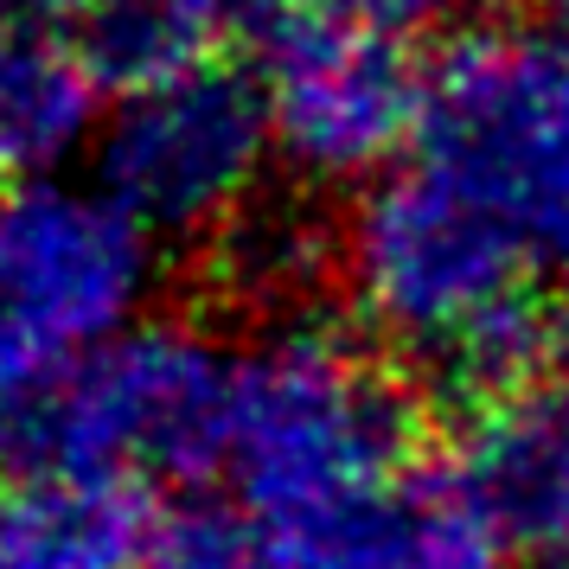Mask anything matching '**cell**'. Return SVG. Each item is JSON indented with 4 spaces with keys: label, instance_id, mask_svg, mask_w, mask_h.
<instances>
[{
    "label": "cell",
    "instance_id": "1",
    "mask_svg": "<svg viewBox=\"0 0 569 569\" xmlns=\"http://www.w3.org/2000/svg\"><path fill=\"white\" fill-rule=\"evenodd\" d=\"M231 371L206 327L141 320L58 385L0 403V487L71 473L160 492L224 473Z\"/></svg>",
    "mask_w": 569,
    "mask_h": 569
},
{
    "label": "cell",
    "instance_id": "2",
    "mask_svg": "<svg viewBox=\"0 0 569 569\" xmlns=\"http://www.w3.org/2000/svg\"><path fill=\"white\" fill-rule=\"evenodd\" d=\"M160 243L97 180H0V403L148 320Z\"/></svg>",
    "mask_w": 569,
    "mask_h": 569
},
{
    "label": "cell",
    "instance_id": "3",
    "mask_svg": "<svg viewBox=\"0 0 569 569\" xmlns=\"http://www.w3.org/2000/svg\"><path fill=\"white\" fill-rule=\"evenodd\" d=\"M416 416L390 371L352 359L333 333L276 327L231 371L224 480L243 518H269L313 492L416 461Z\"/></svg>",
    "mask_w": 569,
    "mask_h": 569
},
{
    "label": "cell",
    "instance_id": "4",
    "mask_svg": "<svg viewBox=\"0 0 569 569\" xmlns=\"http://www.w3.org/2000/svg\"><path fill=\"white\" fill-rule=\"evenodd\" d=\"M416 160L569 282V52L467 46L429 83Z\"/></svg>",
    "mask_w": 569,
    "mask_h": 569
},
{
    "label": "cell",
    "instance_id": "5",
    "mask_svg": "<svg viewBox=\"0 0 569 569\" xmlns=\"http://www.w3.org/2000/svg\"><path fill=\"white\" fill-rule=\"evenodd\" d=\"M276 148L269 97L250 64L199 58L173 78L109 97L90 180L167 243H211L262 192Z\"/></svg>",
    "mask_w": 569,
    "mask_h": 569
},
{
    "label": "cell",
    "instance_id": "6",
    "mask_svg": "<svg viewBox=\"0 0 569 569\" xmlns=\"http://www.w3.org/2000/svg\"><path fill=\"white\" fill-rule=\"evenodd\" d=\"M243 32L276 148L301 173H359L416 134L429 83L410 71L403 32L371 27L339 0H269Z\"/></svg>",
    "mask_w": 569,
    "mask_h": 569
},
{
    "label": "cell",
    "instance_id": "7",
    "mask_svg": "<svg viewBox=\"0 0 569 569\" xmlns=\"http://www.w3.org/2000/svg\"><path fill=\"white\" fill-rule=\"evenodd\" d=\"M269 569H499V525L467 473L385 467L250 518Z\"/></svg>",
    "mask_w": 569,
    "mask_h": 569
},
{
    "label": "cell",
    "instance_id": "8",
    "mask_svg": "<svg viewBox=\"0 0 569 569\" xmlns=\"http://www.w3.org/2000/svg\"><path fill=\"white\" fill-rule=\"evenodd\" d=\"M109 90L83 64L71 27L0 13V180L64 173L97 148Z\"/></svg>",
    "mask_w": 569,
    "mask_h": 569
},
{
    "label": "cell",
    "instance_id": "9",
    "mask_svg": "<svg viewBox=\"0 0 569 569\" xmlns=\"http://www.w3.org/2000/svg\"><path fill=\"white\" fill-rule=\"evenodd\" d=\"M160 506L116 480H20L0 487V569H148Z\"/></svg>",
    "mask_w": 569,
    "mask_h": 569
},
{
    "label": "cell",
    "instance_id": "10",
    "mask_svg": "<svg viewBox=\"0 0 569 569\" xmlns=\"http://www.w3.org/2000/svg\"><path fill=\"white\" fill-rule=\"evenodd\" d=\"M467 487L499 525V538L569 557V385L492 410Z\"/></svg>",
    "mask_w": 569,
    "mask_h": 569
},
{
    "label": "cell",
    "instance_id": "11",
    "mask_svg": "<svg viewBox=\"0 0 569 569\" xmlns=\"http://www.w3.org/2000/svg\"><path fill=\"white\" fill-rule=\"evenodd\" d=\"M199 250H206V282L218 288V301H231L243 313H269L288 327V313L308 308V295L327 282L333 257L346 262V237L333 243V231L301 199L257 192Z\"/></svg>",
    "mask_w": 569,
    "mask_h": 569
},
{
    "label": "cell",
    "instance_id": "12",
    "mask_svg": "<svg viewBox=\"0 0 569 569\" xmlns=\"http://www.w3.org/2000/svg\"><path fill=\"white\" fill-rule=\"evenodd\" d=\"M180 7H192V13H199V20L218 32V39H224L231 27H250V20H257L269 0H180Z\"/></svg>",
    "mask_w": 569,
    "mask_h": 569
},
{
    "label": "cell",
    "instance_id": "13",
    "mask_svg": "<svg viewBox=\"0 0 569 569\" xmlns=\"http://www.w3.org/2000/svg\"><path fill=\"white\" fill-rule=\"evenodd\" d=\"M78 7L83 0H0V13H13V20H52V27H71Z\"/></svg>",
    "mask_w": 569,
    "mask_h": 569
},
{
    "label": "cell",
    "instance_id": "14",
    "mask_svg": "<svg viewBox=\"0 0 569 569\" xmlns=\"http://www.w3.org/2000/svg\"><path fill=\"white\" fill-rule=\"evenodd\" d=\"M563 20H569V0H563Z\"/></svg>",
    "mask_w": 569,
    "mask_h": 569
}]
</instances>
